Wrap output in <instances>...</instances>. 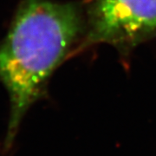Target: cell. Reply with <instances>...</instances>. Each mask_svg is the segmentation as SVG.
<instances>
[{
	"instance_id": "6da1fadb",
	"label": "cell",
	"mask_w": 156,
	"mask_h": 156,
	"mask_svg": "<svg viewBox=\"0 0 156 156\" xmlns=\"http://www.w3.org/2000/svg\"><path fill=\"white\" fill-rule=\"evenodd\" d=\"M84 32V11L78 4L18 0L0 41V83L10 102L0 156L13 154L23 118L36 102L47 96L51 76L74 53Z\"/></svg>"
},
{
	"instance_id": "7a4b0ae2",
	"label": "cell",
	"mask_w": 156,
	"mask_h": 156,
	"mask_svg": "<svg viewBox=\"0 0 156 156\" xmlns=\"http://www.w3.org/2000/svg\"><path fill=\"white\" fill-rule=\"evenodd\" d=\"M84 16L85 32L73 55L99 44L125 55L156 37V0H89Z\"/></svg>"
}]
</instances>
